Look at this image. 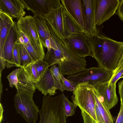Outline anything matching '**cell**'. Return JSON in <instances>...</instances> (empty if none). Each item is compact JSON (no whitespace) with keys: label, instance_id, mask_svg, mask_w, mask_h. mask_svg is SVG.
I'll list each match as a JSON object with an SVG mask.
<instances>
[{"label":"cell","instance_id":"obj_15","mask_svg":"<svg viewBox=\"0 0 123 123\" xmlns=\"http://www.w3.org/2000/svg\"><path fill=\"white\" fill-rule=\"evenodd\" d=\"M61 1L68 13L84 31V6L82 0H61Z\"/></svg>","mask_w":123,"mask_h":123},{"label":"cell","instance_id":"obj_39","mask_svg":"<svg viewBox=\"0 0 123 123\" xmlns=\"http://www.w3.org/2000/svg\"><path fill=\"white\" fill-rule=\"evenodd\" d=\"M123 78V74H122V76L120 78Z\"/></svg>","mask_w":123,"mask_h":123},{"label":"cell","instance_id":"obj_5","mask_svg":"<svg viewBox=\"0 0 123 123\" xmlns=\"http://www.w3.org/2000/svg\"><path fill=\"white\" fill-rule=\"evenodd\" d=\"M60 73L57 64L52 65L35 84L36 88L44 96L54 95L57 89L63 92L65 90Z\"/></svg>","mask_w":123,"mask_h":123},{"label":"cell","instance_id":"obj_28","mask_svg":"<svg viewBox=\"0 0 123 123\" xmlns=\"http://www.w3.org/2000/svg\"><path fill=\"white\" fill-rule=\"evenodd\" d=\"M24 68L29 75L33 82L35 84L38 80L39 78L34 63L29 64Z\"/></svg>","mask_w":123,"mask_h":123},{"label":"cell","instance_id":"obj_32","mask_svg":"<svg viewBox=\"0 0 123 123\" xmlns=\"http://www.w3.org/2000/svg\"><path fill=\"white\" fill-rule=\"evenodd\" d=\"M115 123H123V103L121 102L120 110Z\"/></svg>","mask_w":123,"mask_h":123},{"label":"cell","instance_id":"obj_10","mask_svg":"<svg viewBox=\"0 0 123 123\" xmlns=\"http://www.w3.org/2000/svg\"><path fill=\"white\" fill-rule=\"evenodd\" d=\"M119 0H96L95 21L96 26L100 25L108 20L117 10Z\"/></svg>","mask_w":123,"mask_h":123},{"label":"cell","instance_id":"obj_7","mask_svg":"<svg viewBox=\"0 0 123 123\" xmlns=\"http://www.w3.org/2000/svg\"><path fill=\"white\" fill-rule=\"evenodd\" d=\"M113 71L105 70L99 67L86 68L74 75L68 76L66 78L77 85L88 81L94 87L100 83L109 82L113 74Z\"/></svg>","mask_w":123,"mask_h":123},{"label":"cell","instance_id":"obj_11","mask_svg":"<svg viewBox=\"0 0 123 123\" xmlns=\"http://www.w3.org/2000/svg\"><path fill=\"white\" fill-rule=\"evenodd\" d=\"M84 6V31L89 37L99 33L95 23V11L96 0H82Z\"/></svg>","mask_w":123,"mask_h":123},{"label":"cell","instance_id":"obj_33","mask_svg":"<svg viewBox=\"0 0 123 123\" xmlns=\"http://www.w3.org/2000/svg\"><path fill=\"white\" fill-rule=\"evenodd\" d=\"M117 14L120 19L123 21V0H119Z\"/></svg>","mask_w":123,"mask_h":123},{"label":"cell","instance_id":"obj_35","mask_svg":"<svg viewBox=\"0 0 123 123\" xmlns=\"http://www.w3.org/2000/svg\"><path fill=\"white\" fill-rule=\"evenodd\" d=\"M118 86L121 102L123 103V80L118 83Z\"/></svg>","mask_w":123,"mask_h":123},{"label":"cell","instance_id":"obj_9","mask_svg":"<svg viewBox=\"0 0 123 123\" xmlns=\"http://www.w3.org/2000/svg\"><path fill=\"white\" fill-rule=\"evenodd\" d=\"M67 55V61L57 64L59 72L62 75H74L86 68V62L85 58L80 57L70 49Z\"/></svg>","mask_w":123,"mask_h":123},{"label":"cell","instance_id":"obj_23","mask_svg":"<svg viewBox=\"0 0 123 123\" xmlns=\"http://www.w3.org/2000/svg\"><path fill=\"white\" fill-rule=\"evenodd\" d=\"M94 92L96 103L105 123H114L110 110L98 96L94 87Z\"/></svg>","mask_w":123,"mask_h":123},{"label":"cell","instance_id":"obj_2","mask_svg":"<svg viewBox=\"0 0 123 123\" xmlns=\"http://www.w3.org/2000/svg\"><path fill=\"white\" fill-rule=\"evenodd\" d=\"M94 87L88 81L79 83L73 92L72 99L81 111L83 123H98L97 119Z\"/></svg>","mask_w":123,"mask_h":123},{"label":"cell","instance_id":"obj_16","mask_svg":"<svg viewBox=\"0 0 123 123\" xmlns=\"http://www.w3.org/2000/svg\"><path fill=\"white\" fill-rule=\"evenodd\" d=\"M23 0H0V11L19 20L25 14Z\"/></svg>","mask_w":123,"mask_h":123},{"label":"cell","instance_id":"obj_25","mask_svg":"<svg viewBox=\"0 0 123 123\" xmlns=\"http://www.w3.org/2000/svg\"><path fill=\"white\" fill-rule=\"evenodd\" d=\"M64 108L65 114L67 117L72 116L74 114L77 106L70 101L64 95Z\"/></svg>","mask_w":123,"mask_h":123},{"label":"cell","instance_id":"obj_36","mask_svg":"<svg viewBox=\"0 0 123 123\" xmlns=\"http://www.w3.org/2000/svg\"><path fill=\"white\" fill-rule=\"evenodd\" d=\"M0 77L1 78V73L2 71L5 68L6 64V62L0 58Z\"/></svg>","mask_w":123,"mask_h":123},{"label":"cell","instance_id":"obj_20","mask_svg":"<svg viewBox=\"0 0 123 123\" xmlns=\"http://www.w3.org/2000/svg\"><path fill=\"white\" fill-rule=\"evenodd\" d=\"M8 14L0 11V51L3 48L9 32L14 22Z\"/></svg>","mask_w":123,"mask_h":123},{"label":"cell","instance_id":"obj_41","mask_svg":"<svg viewBox=\"0 0 123 123\" xmlns=\"http://www.w3.org/2000/svg\"></svg>","mask_w":123,"mask_h":123},{"label":"cell","instance_id":"obj_21","mask_svg":"<svg viewBox=\"0 0 123 123\" xmlns=\"http://www.w3.org/2000/svg\"><path fill=\"white\" fill-rule=\"evenodd\" d=\"M33 17L40 40L43 46L46 48L45 41L47 39L50 38L52 36L48 23L44 17L43 16L34 14Z\"/></svg>","mask_w":123,"mask_h":123},{"label":"cell","instance_id":"obj_14","mask_svg":"<svg viewBox=\"0 0 123 123\" xmlns=\"http://www.w3.org/2000/svg\"><path fill=\"white\" fill-rule=\"evenodd\" d=\"M116 84L109 86V82H107L99 84L94 87L99 97L110 110L114 107L118 101L116 92Z\"/></svg>","mask_w":123,"mask_h":123},{"label":"cell","instance_id":"obj_13","mask_svg":"<svg viewBox=\"0 0 123 123\" xmlns=\"http://www.w3.org/2000/svg\"><path fill=\"white\" fill-rule=\"evenodd\" d=\"M18 37L16 23L14 22L9 32L3 49L0 51V58L6 62V67L7 68L13 66L12 63V51Z\"/></svg>","mask_w":123,"mask_h":123},{"label":"cell","instance_id":"obj_19","mask_svg":"<svg viewBox=\"0 0 123 123\" xmlns=\"http://www.w3.org/2000/svg\"><path fill=\"white\" fill-rule=\"evenodd\" d=\"M18 90L34 93L36 88L35 84L24 68L20 67L18 73Z\"/></svg>","mask_w":123,"mask_h":123},{"label":"cell","instance_id":"obj_40","mask_svg":"<svg viewBox=\"0 0 123 123\" xmlns=\"http://www.w3.org/2000/svg\"></svg>","mask_w":123,"mask_h":123},{"label":"cell","instance_id":"obj_4","mask_svg":"<svg viewBox=\"0 0 123 123\" xmlns=\"http://www.w3.org/2000/svg\"><path fill=\"white\" fill-rule=\"evenodd\" d=\"M14 98V107L27 123H36L40 110L33 99L34 93L18 90Z\"/></svg>","mask_w":123,"mask_h":123},{"label":"cell","instance_id":"obj_37","mask_svg":"<svg viewBox=\"0 0 123 123\" xmlns=\"http://www.w3.org/2000/svg\"><path fill=\"white\" fill-rule=\"evenodd\" d=\"M0 123H1L3 121V113L4 111L3 107L1 103L0 104Z\"/></svg>","mask_w":123,"mask_h":123},{"label":"cell","instance_id":"obj_12","mask_svg":"<svg viewBox=\"0 0 123 123\" xmlns=\"http://www.w3.org/2000/svg\"><path fill=\"white\" fill-rule=\"evenodd\" d=\"M25 8L34 13L44 16L52 8L62 5L61 0H23Z\"/></svg>","mask_w":123,"mask_h":123},{"label":"cell","instance_id":"obj_30","mask_svg":"<svg viewBox=\"0 0 123 123\" xmlns=\"http://www.w3.org/2000/svg\"><path fill=\"white\" fill-rule=\"evenodd\" d=\"M60 75L62 81V85L64 90L74 91L77 85L73 81L65 78L60 73Z\"/></svg>","mask_w":123,"mask_h":123},{"label":"cell","instance_id":"obj_24","mask_svg":"<svg viewBox=\"0 0 123 123\" xmlns=\"http://www.w3.org/2000/svg\"><path fill=\"white\" fill-rule=\"evenodd\" d=\"M17 42L19 45L21 67L25 68L29 64L35 62L24 45Z\"/></svg>","mask_w":123,"mask_h":123},{"label":"cell","instance_id":"obj_3","mask_svg":"<svg viewBox=\"0 0 123 123\" xmlns=\"http://www.w3.org/2000/svg\"><path fill=\"white\" fill-rule=\"evenodd\" d=\"M63 93L54 97L44 96L40 110L38 123H66Z\"/></svg>","mask_w":123,"mask_h":123},{"label":"cell","instance_id":"obj_18","mask_svg":"<svg viewBox=\"0 0 123 123\" xmlns=\"http://www.w3.org/2000/svg\"><path fill=\"white\" fill-rule=\"evenodd\" d=\"M63 19L64 38L80 32H85L84 30L68 13L64 7L63 12Z\"/></svg>","mask_w":123,"mask_h":123},{"label":"cell","instance_id":"obj_27","mask_svg":"<svg viewBox=\"0 0 123 123\" xmlns=\"http://www.w3.org/2000/svg\"><path fill=\"white\" fill-rule=\"evenodd\" d=\"M12 63L13 66L21 67L19 45L17 41L15 43L13 49Z\"/></svg>","mask_w":123,"mask_h":123},{"label":"cell","instance_id":"obj_26","mask_svg":"<svg viewBox=\"0 0 123 123\" xmlns=\"http://www.w3.org/2000/svg\"><path fill=\"white\" fill-rule=\"evenodd\" d=\"M34 64L39 80L49 68V65L47 62L43 60H40L34 62Z\"/></svg>","mask_w":123,"mask_h":123},{"label":"cell","instance_id":"obj_17","mask_svg":"<svg viewBox=\"0 0 123 123\" xmlns=\"http://www.w3.org/2000/svg\"><path fill=\"white\" fill-rule=\"evenodd\" d=\"M62 5L56 8L51 9L44 16L55 33L59 37H63Z\"/></svg>","mask_w":123,"mask_h":123},{"label":"cell","instance_id":"obj_29","mask_svg":"<svg viewBox=\"0 0 123 123\" xmlns=\"http://www.w3.org/2000/svg\"><path fill=\"white\" fill-rule=\"evenodd\" d=\"M19 69V68H16L6 77L9 81L10 86L12 88L13 86H14L17 90V91H18V73Z\"/></svg>","mask_w":123,"mask_h":123},{"label":"cell","instance_id":"obj_1","mask_svg":"<svg viewBox=\"0 0 123 123\" xmlns=\"http://www.w3.org/2000/svg\"><path fill=\"white\" fill-rule=\"evenodd\" d=\"M92 57L99 67L113 71L117 68L123 52V42H119L99 33L89 37Z\"/></svg>","mask_w":123,"mask_h":123},{"label":"cell","instance_id":"obj_34","mask_svg":"<svg viewBox=\"0 0 123 123\" xmlns=\"http://www.w3.org/2000/svg\"><path fill=\"white\" fill-rule=\"evenodd\" d=\"M123 67V52L119 61L116 68L113 71L112 77L115 75L117 72Z\"/></svg>","mask_w":123,"mask_h":123},{"label":"cell","instance_id":"obj_38","mask_svg":"<svg viewBox=\"0 0 123 123\" xmlns=\"http://www.w3.org/2000/svg\"><path fill=\"white\" fill-rule=\"evenodd\" d=\"M50 38L47 39L45 41V44L46 48L47 49V51H49L51 49Z\"/></svg>","mask_w":123,"mask_h":123},{"label":"cell","instance_id":"obj_31","mask_svg":"<svg viewBox=\"0 0 123 123\" xmlns=\"http://www.w3.org/2000/svg\"><path fill=\"white\" fill-rule=\"evenodd\" d=\"M123 74V67L119 71L113 76L112 77L109 82L108 86H111L116 83Z\"/></svg>","mask_w":123,"mask_h":123},{"label":"cell","instance_id":"obj_22","mask_svg":"<svg viewBox=\"0 0 123 123\" xmlns=\"http://www.w3.org/2000/svg\"><path fill=\"white\" fill-rule=\"evenodd\" d=\"M56 43L59 48L56 49H51L49 51H47L44 59V60L48 63L49 67L67 60V55L65 52L62 45L58 43Z\"/></svg>","mask_w":123,"mask_h":123},{"label":"cell","instance_id":"obj_8","mask_svg":"<svg viewBox=\"0 0 123 123\" xmlns=\"http://www.w3.org/2000/svg\"><path fill=\"white\" fill-rule=\"evenodd\" d=\"M68 46L75 54L82 58L92 57L88 36L84 32L64 38Z\"/></svg>","mask_w":123,"mask_h":123},{"label":"cell","instance_id":"obj_6","mask_svg":"<svg viewBox=\"0 0 123 123\" xmlns=\"http://www.w3.org/2000/svg\"><path fill=\"white\" fill-rule=\"evenodd\" d=\"M17 29L22 32L29 40L36 52L41 60L45 56L43 45L40 40L33 16H26L18 20Z\"/></svg>","mask_w":123,"mask_h":123}]
</instances>
